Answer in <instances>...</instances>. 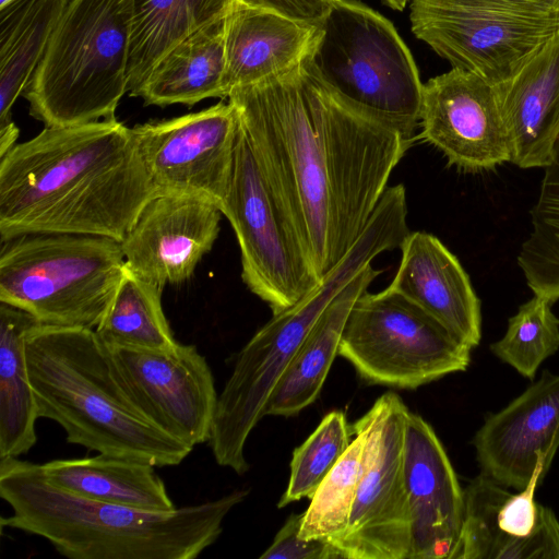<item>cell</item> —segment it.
I'll use <instances>...</instances> for the list:
<instances>
[{
  "instance_id": "obj_1",
  "label": "cell",
  "mask_w": 559,
  "mask_h": 559,
  "mask_svg": "<svg viewBox=\"0 0 559 559\" xmlns=\"http://www.w3.org/2000/svg\"><path fill=\"white\" fill-rule=\"evenodd\" d=\"M227 98L322 280L356 242L414 142L342 100L309 56Z\"/></svg>"
},
{
  "instance_id": "obj_2",
  "label": "cell",
  "mask_w": 559,
  "mask_h": 559,
  "mask_svg": "<svg viewBox=\"0 0 559 559\" xmlns=\"http://www.w3.org/2000/svg\"><path fill=\"white\" fill-rule=\"evenodd\" d=\"M156 193L132 129L116 118L45 127L0 157V241L29 233L121 241Z\"/></svg>"
},
{
  "instance_id": "obj_3",
  "label": "cell",
  "mask_w": 559,
  "mask_h": 559,
  "mask_svg": "<svg viewBox=\"0 0 559 559\" xmlns=\"http://www.w3.org/2000/svg\"><path fill=\"white\" fill-rule=\"evenodd\" d=\"M248 495L237 489L199 504L145 510L79 497L50 484L40 464L0 459V497L13 511L1 526L40 536L71 559H194Z\"/></svg>"
},
{
  "instance_id": "obj_4",
  "label": "cell",
  "mask_w": 559,
  "mask_h": 559,
  "mask_svg": "<svg viewBox=\"0 0 559 559\" xmlns=\"http://www.w3.org/2000/svg\"><path fill=\"white\" fill-rule=\"evenodd\" d=\"M26 360L38 418L58 423L67 442L155 467L179 465L192 452L138 405L94 329L36 322Z\"/></svg>"
},
{
  "instance_id": "obj_5",
  "label": "cell",
  "mask_w": 559,
  "mask_h": 559,
  "mask_svg": "<svg viewBox=\"0 0 559 559\" xmlns=\"http://www.w3.org/2000/svg\"><path fill=\"white\" fill-rule=\"evenodd\" d=\"M133 0H70L23 96L45 127L112 119L127 93Z\"/></svg>"
},
{
  "instance_id": "obj_6",
  "label": "cell",
  "mask_w": 559,
  "mask_h": 559,
  "mask_svg": "<svg viewBox=\"0 0 559 559\" xmlns=\"http://www.w3.org/2000/svg\"><path fill=\"white\" fill-rule=\"evenodd\" d=\"M120 241L97 235L29 233L1 240L0 302L38 323L96 330L123 276Z\"/></svg>"
},
{
  "instance_id": "obj_7",
  "label": "cell",
  "mask_w": 559,
  "mask_h": 559,
  "mask_svg": "<svg viewBox=\"0 0 559 559\" xmlns=\"http://www.w3.org/2000/svg\"><path fill=\"white\" fill-rule=\"evenodd\" d=\"M309 61L342 100L415 143L423 83L391 21L356 0H334Z\"/></svg>"
},
{
  "instance_id": "obj_8",
  "label": "cell",
  "mask_w": 559,
  "mask_h": 559,
  "mask_svg": "<svg viewBox=\"0 0 559 559\" xmlns=\"http://www.w3.org/2000/svg\"><path fill=\"white\" fill-rule=\"evenodd\" d=\"M472 348L402 294L364 292L346 319L338 355L365 381L416 389L465 371Z\"/></svg>"
},
{
  "instance_id": "obj_9",
  "label": "cell",
  "mask_w": 559,
  "mask_h": 559,
  "mask_svg": "<svg viewBox=\"0 0 559 559\" xmlns=\"http://www.w3.org/2000/svg\"><path fill=\"white\" fill-rule=\"evenodd\" d=\"M341 262L293 307L273 314L239 352L231 374L218 395L210 439L219 466L243 475L247 439L264 417L266 403L309 330L330 302L355 277Z\"/></svg>"
},
{
  "instance_id": "obj_10",
  "label": "cell",
  "mask_w": 559,
  "mask_h": 559,
  "mask_svg": "<svg viewBox=\"0 0 559 559\" xmlns=\"http://www.w3.org/2000/svg\"><path fill=\"white\" fill-rule=\"evenodd\" d=\"M221 212L237 237L242 282L273 314L293 307L319 285L321 280L271 190L241 123Z\"/></svg>"
},
{
  "instance_id": "obj_11",
  "label": "cell",
  "mask_w": 559,
  "mask_h": 559,
  "mask_svg": "<svg viewBox=\"0 0 559 559\" xmlns=\"http://www.w3.org/2000/svg\"><path fill=\"white\" fill-rule=\"evenodd\" d=\"M408 408L388 392L352 427L362 436L359 481L345 533L332 545L346 559H407L411 516L404 475Z\"/></svg>"
},
{
  "instance_id": "obj_12",
  "label": "cell",
  "mask_w": 559,
  "mask_h": 559,
  "mask_svg": "<svg viewBox=\"0 0 559 559\" xmlns=\"http://www.w3.org/2000/svg\"><path fill=\"white\" fill-rule=\"evenodd\" d=\"M411 28L452 68L491 85L509 78L559 32V16H542L502 0H411Z\"/></svg>"
},
{
  "instance_id": "obj_13",
  "label": "cell",
  "mask_w": 559,
  "mask_h": 559,
  "mask_svg": "<svg viewBox=\"0 0 559 559\" xmlns=\"http://www.w3.org/2000/svg\"><path fill=\"white\" fill-rule=\"evenodd\" d=\"M240 119L231 103L132 127L157 192H183L219 210L230 186Z\"/></svg>"
},
{
  "instance_id": "obj_14",
  "label": "cell",
  "mask_w": 559,
  "mask_h": 559,
  "mask_svg": "<svg viewBox=\"0 0 559 559\" xmlns=\"http://www.w3.org/2000/svg\"><path fill=\"white\" fill-rule=\"evenodd\" d=\"M110 350L124 385L156 426L191 449L209 441L218 394L197 346Z\"/></svg>"
},
{
  "instance_id": "obj_15",
  "label": "cell",
  "mask_w": 559,
  "mask_h": 559,
  "mask_svg": "<svg viewBox=\"0 0 559 559\" xmlns=\"http://www.w3.org/2000/svg\"><path fill=\"white\" fill-rule=\"evenodd\" d=\"M537 464L525 488L511 492L479 474L464 488V521L455 559H559V520L535 500L549 471Z\"/></svg>"
},
{
  "instance_id": "obj_16",
  "label": "cell",
  "mask_w": 559,
  "mask_h": 559,
  "mask_svg": "<svg viewBox=\"0 0 559 559\" xmlns=\"http://www.w3.org/2000/svg\"><path fill=\"white\" fill-rule=\"evenodd\" d=\"M417 140L438 148L465 171L510 162V144L492 85L456 68L423 85Z\"/></svg>"
},
{
  "instance_id": "obj_17",
  "label": "cell",
  "mask_w": 559,
  "mask_h": 559,
  "mask_svg": "<svg viewBox=\"0 0 559 559\" xmlns=\"http://www.w3.org/2000/svg\"><path fill=\"white\" fill-rule=\"evenodd\" d=\"M222 215L209 198L157 192L120 241L126 266L160 289L188 281L212 250Z\"/></svg>"
},
{
  "instance_id": "obj_18",
  "label": "cell",
  "mask_w": 559,
  "mask_h": 559,
  "mask_svg": "<svg viewBox=\"0 0 559 559\" xmlns=\"http://www.w3.org/2000/svg\"><path fill=\"white\" fill-rule=\"evenodd\" d=\"M404 475L411 516L407 559H455L464 521V489L432 427L408 413Z\"/></svg>"
},
{
  "instance_id": "obj_19",
  "label": "cell",
  "mask_w": 559,
  "mask_h": 559,
  "mask_svg": "<svg viewBox=\"0 0 559 559\" xmlns=\"http://www.w3.org/2000/svg\"><path fill=\"white\" fill-rule=\"evenodd\" d=\"M480 474L521 490L542 459L551 466L559 449V374L542 377L497 413L473 438Z\"/></svg>"
},
{
  "instance_id": "obj_20",
  "label": "cell",
  "mask_w": 559,
  "mask_h": 559,
  "mask_svg": "<svg viewBox=\"0 0 559 559\" xmlns=\"http://www.w3.org/2000/svg\"><path fill=\"white\" fill-rule=\"evenodd\" d=\"M320 33L321 24L293 19L245 0H229L223 20L226 98L235 87L299 64L316 47Z\"/></svg>"
},
{
  "instance_id": "obj_21",
  "label": "cell",
  "mask_w": 559,
  "mask_h": 559,
  "mask_svg": "<svg viewBox=\"0 0 559 559\" xmlns=\"http://www.w3.org/2000/svg\"><path fill=\"white\" fill-rule=\"evenodd\" d=\"M492 88L509 139L510 163L545 168L559 140V32Z\"/></svg>"
},
{
  "instance_id": "obj_22",
  "label": "cell",
  "mask_w": 559,
  "mask_h": 559,
  "mask_svg": "<svg viewBox=\"0 0 559 559\" xmlns=\"http://www.w3.org/2000/svg\"><path fill=\"white\" fill-rule=\"evenodd\" d=\"M388 286L419 306L472 349L481 340V310L468 274L436 236L409 233Z\"/></svg>"
},
{
  "instance_id": "obj_23",
  "label": "cell",
  "mask_w": 559,
  "mask_h": 559,
  "mask_svg": "<svg viewBox=\"0 0 559 559\" xmlns=\"http://www.w3.org/2000/svg\"><path fill=\"white\" fill-rule=\"evenodd\" d=\"M380 273L381 270L368 265L324 309L275 385L264 416H295L317 400L338 355L348 313Z\"/></svg>"
},
{
  "instance_id": "obj_24",
  "label": "cell",
  "mask_w": 559,
  "mask_h": 559,
  "mask_svg": "<svg viewBox=\"0 0 559 559\" xmlns=\"http://www.w3.org/2000/svg\"><path fill=\"white\" fill-rule=\"evenodd\" d=\"M40 468L50 484L82 498L155 511L176 508L155 466L144 462L98 453L48 461Z\"/></svg>"
},
{
  "instance_id": "obj_25",
  "label": "cell",
  "mask_w": 559,
  "mask_h": 559,
  "mask_svg": "<svg viewBox=\"0 0 559 559\" xmlns=\"http://www.w3.org/2000/svg\"><path fill=\"white\" fill-rule=\"evenodd\" d=\"M224 14L174 46L153 68L133 96L145 105L192 106L206 98H226Z\"/></svg>"
},
{
  "instance_id": "obj_26",
  "label": "cell",
  "mask_w": 559,
  "mask_h": 559,
  "mask_svg": "<svg viewBox=\"0 0 559 559\" xmlns=\"http://www.w3.org/2000/svg\"><path fill=\"white\" fill-rule=\"evenodd\" d=\"M70 0H14L0 8V129L43 60Z\"/></svg>"
},
{
  "instance_id": "obj_27",
  "label": "cell",
  "mask_w": 559,
  "mask_h": 559,
  "mask_svg": "<svg viewBox=\"0 0 559 559\" xmlns=\"http://www.w3.org/2000/svg\"><path fill=\"white\" fill-rule=\"evenodd\" d=\"M36 322L0 302V459L20 457L37 442L38 415L26 360V334Z\"/></svg>"
},
{
  "instance_id": "obj_28",
  "label": "cell",
  "mask_w": 559,
  "mask_h": 559,
  "mask_svg": "<svg viewBox=\"0 0 559 559\" xmlns=\"http://www.w3.org/2000/svg\"><path fill=\"white\" fill-rule=\"evenodd\" d=\"M229 0H133L127 93L135 94L178 43L225 13Z\"/></svg>"
},
{
  "instance_id": "obj_29",
  "label": "cell",
  "mask_w": 559,
  "mask_h": 559,
  "mask_svg": "<svg viewBox=\"0 0 559 559\" xmlns=\"http://www.w3.org/2000/svg\"><path fill=\"white\" fill-rule=\"evenodd\" d=\"M163 289L127 266L102 322L95 330L110 348L162 350L177 345L162 307Z\"/></svg>"
},
{
  "instance_id": "obj_30",
  "label": "cell",
  "mask_w": 559,
  "mask_h": 559,
  "mask_svg": "<svg viewBox=\"0 0 559 559\" xmlns=\"http://www.w3.org/2000/svg\"><path fill=\"white\" fill-rule=\"evenodd\" d=\"M544 169L531 212L532 230L521 247L518 264L532 292L555 302L559 298V140Z\"/></svg>"
},
{
  "instance_id": "obj_31",
  "label": "cell",
  "mask_w": 559,
  "mask_h": 559,
  "mask_svg": "<svg viewBox=\"0 0 559 559\" xmlns=\"http://www.w3.org/2000/svg\"><path fill=\"white\" fill-rule=\"evenodd\" d=\"M552 301L536 295L508 320L504 335L490 352L522 377L533 380L540 365L559 349V318Z\"/></svg>"
},
{
  "instance_id": "obj_32",
  "label": "cell",
  "mask_w": 559,
  "mask_h": 559,
  "mask_svg": "<svg viewBox=\"0 0 559 559\" xmlns=\"http://www.w3.org/2000/svg\"><path fill=\"white\" fill-rule=\"evenodd\" d=\"M347 450L319 485L304 512L299 536L331 544L345 533L359 481L362 436L354 432Z\"/></svg>"
},
{
  "instance_id": "obj_33",
  "label": "cell",
  "mask_w": 559,
  "mask_h": 559,
  "mask_svg": "<svg viewBox=\"0 0 559 559\" xmlns=\"http://www.w3.org/2000/svg\"><path fill=\"white\" fill-rule=\"evenodd\" d=\"M353 432L342 411L326 414L306 441L295 449L287 488L277 507L311 498L347 450Z\"/></svg>"
},
{
  "instance_id": "obj_34",
  "label": "cell",
  "mask_w": 559,
  "mask_h": 559,
  "mask_svg": "<svg viewBox=\"0 0 559 559\" xmlns=\"http://www.w3.org/2000/svg\"><path fill=\"white\" fill-rule=\"evenodd\" d=\"M302 513H293L275 535L261 559H341V552L326 539L299 536Z\"/></svg>"
},
{
  "instance_id": "obj_35",
  "label": "cell",
  "mask_w": 559,
  "mask_h": 559,
  "mask_svg": "<svg viewBox=\"0 0 559 559\" xmlns=\"http://www.w3.org/2000/svg\"><path fill=\"white\" fill-rule=\"evenodd\" d=\"M289 17L321 24L334 0H245Z\"/></svg>"
},
{
  "instance_id": "obj_36",
  "label": "cell",
  "mask_w": 559,
  "mask_h": 559,
  "mask_svg": "<svg viewBox=\"0 0 559 559\" xmlns=\"http://www.w3.org/2000/svg\"><path fill=\"white\" fill-rule=\"evenodd\" d=\"M525 12L542 16H559V0H502Z\"/></svg>"
},
{
  "instance_id": "obj_37",
  "label": "cell",
  "mask_w": 559,
  "mask_h": 559,
  "mask_svg": "<svg viewBox=\"0 0 559 559\" xmlns=\"http://www.w3.org/2000/svg\"><path fill=\"white\" fill-rule=\"evenodd\" d=\"M19 133L20 130L14 122L0 129V157L17 144Z\"/></svg>"
},
{
  "instance_id": "obj_38",
  "label": "cell",
  "mask_w": 559,
  "mask_h": 559,
  "mask_svg": "<svg viewBox=\"0 0 559 559\" xmlns=\"http://www.w3.org/2000/svg\"><path fill=\"white\" fill-rule=\"evenodd\" d=\"M12 1H14V0H0V8L11 3Z\"/></svg>"
}]
</instances>
